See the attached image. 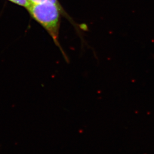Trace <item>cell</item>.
<instances>
[{
	"label": "cell",
	"mask_w": 154,
	"mask_h": 154,
	"mask_svg": "<svg viewBox=\"0 0 154 154\" xmlns=\"http://www.w3.org/2000/svg\"><path fill=\"white\" fill-rule=\"evenodd\" d=\"M32 17L44 28L53 40L55 44L60 50L63 56L68 61V57L63 50L59 42V33L61 26V14L66 17L72 23L75 28L78 25L75 24L73 21L67 16L63 8L60 7L52 2H44L30 4L27 8ZM79 30V29H78Z\"/></svg>",
	"instance_id": "cell-1"
},
{
	"label": "cell",
	"mask_w": 154,
	"mask_h": 154,
	"mask_svg": "<svg viewBox=\"0 0 154 154\" xmlns=\"http://www.w3.org/2000/svg\"><path fill=\"white\" fill-rule=\"evenodd\" d=\"M28 1L30 3V4H39V3H44V2H52L56 4L57 6H59L60 7L62 8L58 0H28Z\"/></svg>",
	"instance_id": "cell-2"
},
{
	"label": "cell",
	"mask_w": 154,
	"mask_h": 154,
	"mask_svg": "<svg viewBox=\"0 0 154 154\" xmlns=\"http://www.w3.org/2000/svg\"><path fill=\"white\" fill-rule=\"evenodd\" d=\"M15 4L18 5L19 6H22L27 9L30 6V4L28 0H8Z\"/></svg>",
	"instance_id": "cell-3"
}]
</instances>
